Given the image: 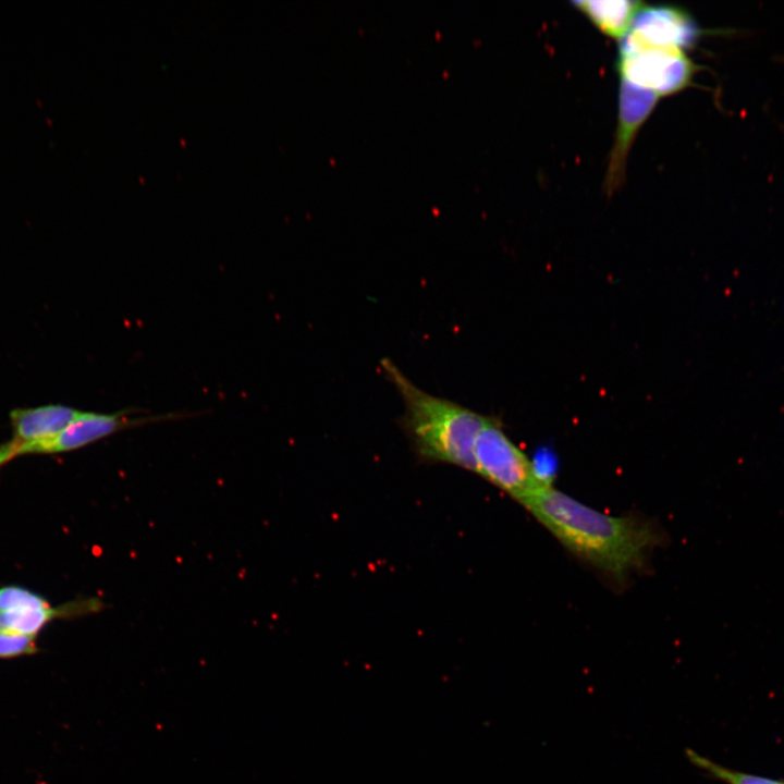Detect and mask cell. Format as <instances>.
<instances>
[{"mask_svg": "<svg viewBox=\"0 0 784 784\" xmlns=\"http://www.w3.org/2000/svg\"><path fill=\"white\" fill-rule=\"evenodd\" d=\"M520 504L567 550L616 581L641 568L662 540L653 523L599 512L551 485Z\"/></svg>", "mask_w": 784, "mask_h": 784, "instance_id": "cell-1", "label": "cell"}, {"mask_svg": "<svg viewBox=\"0 0 784 784\" xmlns=\"http://www.w3.org/2000/svg\"><path fill=\"white\" fill-rule=\"evenodd\" d=\"M380 367L403 400L399 425L417 460L477 474L475 446L488 416L426 392L387 357Z\"/></svg>", "mask_w": 784, "mask_h": 784, "instance_id": "cell-2", "label": "cell"}, {"mask_svg": "<svg viewBox=\"0 0 784 784\" xmlns=\"http://www.w3.org/2000/svg\"><path fill=\"white\" fill-rule=\"evenodd\" d=\"M477 474L519 504L548 487L528 456L504 432L501 421L488 416L475 446Z\"/></svg>", "mask_w": 784, "mask_h": 784, "instance_id": "cell-3", "label": "cell"}, {"mask_svg": "<svg viewBox=\"0 0 784 784\" xmlns=\"http://www.w3.org/2000/svg\"><path fill=\"white\" fill-rule=\"evenodd\" d=\"M697 66L677 47L653 46L621 38L617 70L621 79L653 91L659 97L686 88Z\"/></svg>", "mask_w": 784, "mask_h": 784, "instance_id": "cell-4", "label": "cell"}, {"mask_svg": "<svg viewBox=\"0 0 784 784\" xmlns=\"http://www.w3.org/2000/svg\"><path fill=\"white\" fill-rule=\"evenodd\" d=\"M694 19L684 9L673 5H644L636 14L625 37L653 46L689 48L701 35Z\"/></svg>", "mask_w": 784, "mask_h": 784, "instance_id": "cell-5", "label": "cell"}, {"mask_svg": "<svg viewBox=\"0 0 784 784\" xmlns=\"http://www.w3.org/2000/svg\"><path fill=\"white\" fill-rule=\"evenodd\" d=\"M658 99L659 96L653 91L621 79L618 127L605 177V187L609 193L615 192L623 182L627 150L636 132L648 118Z\"/></svg>", "mask_w": 784, "mask_h": 784, "instance_id": "cell-6", "label": "cell"}, {"mask_svg": "<svg viewBox=\"0 0 784 784\" xmlns=\"http://www.w3.org/2000/svg\"><path fill=\"white\" fill-rule=\"evenodd\" d=\"M81 411L62 404L14 408L10 413L19 454L41 453Z\"/></svg>", "mask_w": 784, "mask_h": 784, "instance_id": "cell-7", "label": "cell"}, {"mask_svg": "<svg viewBox=\"0 0 784 784\" xmlns=\"http://www.w3.org/2000/svg\"><path fill=\"white\" fill-rule=\"evenodd\" d=\"M131 411H120L117 413H95L83 412L68 425V427L50 443H48L41 453H64L74 451L91 444L102 438L111 436L120 430L131 428L159 419L161 417H133Z\"/></svg>", "mask_w": 784, "mask_h": 784, "instance_id": "cell-8", "label": "cell"}, {"mask_svg": "<svg viewBox=\"0 0 784 784\" xmlns=\"http://www.w3.org/2000/svg\"><path fill=\"white\" fill-rule=\"evenodd\" d=\"M579 10L604 35L612 38H623L629 30L632 23L644 7L641 1H573Z\"/></svg>", "mask_w": 784, "mask_h": 784, "instance_id": "cell-9", "label": "cell"}, {"mask_svg": "<svg viewBox=\"0 0 784 784\" xmlns=\"http://www.w3.org/2000/svg\"><path fill=\"white\" fill-rule=\"evenodd\" d=\"M94 601L71 602L64 607L53 608H24L0 612V632L13 633L28 636H37L50 621L78 614L82 611L94 610L95 607H88Z\"/></svg>", "mask_w": 784, "mask_h": 784, "instance_id": "cell-10", "label": "cell"}, {"mask_svg": "<svg viewBox=\"0 0 784 784\" xmlns=\"http://www.w3.org/2000/svg\"><path fill=\"white\" fill-rule=\"evenodd\" d=\"M686 754L694 765L726 784H784V781L727 769L691 749H688Z\"/></svg>", "mask_w": 784, "mask_h": 784, "instance_id": "cell-11", "label": "cell"}, {"mask_svg": "<svg viewBox=\"0 0 784 784\" xmlns=\"http://www.w3.org/2000/svg\"><path fill=\"white\" fill-rule=\"evenodd\" d=\"M49 605L51 604L44 597L23 587L5 586L0 588V612Z\"/></svg>", "mask_w": 784, "mask_h": 784, "instance_id": "cell-12", "label": "cell"}, {"mask_svg": "<svg viewBox=\"0 0 784 784\" xmlns=\"http://www.w3.org/2000/svg\"><path fill=\"white\" fill-rule=\"evenodd\" d=\"M38 651L36 636L0 632V659L30 656Z\"/></svg>", "mask_w": 784, "mask_h": 784, "instance_id": "cell-13", "label": "cell"}, {"mask_svg": "<svg viewBox=\"0 0 784 784\" xmlns=\"http://www.w3.org/2000/svg\"><path fill=\"white\" fill-rule=\"evenodd\" d=\"M19 455L15 443L11 440L0 445V466L11 461L13 457Z\"/></svg>", "mask_w": 784, "mask_h": 784, "instance_id": "cell-14", "label": "cell"}]
</instances>
